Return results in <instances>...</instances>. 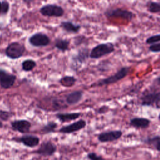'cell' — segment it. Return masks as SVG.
Here are the masks:
<instances>
[{
  "mask_svg": "<svg viewBox=\"0 0 160 160\" xmlns=\"http://www.w3.org/2000/svg\"><path fill=\"white\" fill-rule=\"evenodd\" d=\"M130 71V67L129 66H123L116 73L114 74L102 79L98 81L97 82L92 84V86H102L105 85H109L112 84H114L121 79H124L125 77L128 76L129 74V72Z\"/></svg>",
  "mask_w": 160,
  "mask_h": 160,
  "instance_id": "obj_1",
  "label": "cell"
},
{
  "mask_svg": "<svg viewBox=\"0 0 160 160\" xmlns=\"http://www.w3.org/2000/svg\"><path fill=\"white\" fill-rule=\"evenodd\" d=\"M115 47L112 42H106L98 44L94 47L89 54L91 59H99L104 56L110 54L114 52Z\"/></svg>",
  "mask_w": 160,
  "mask_h": 160,
  "instance_id": "obj_2",
  "label": "cell"
},
{
  "mask_svg": "<svg viewBox=\"0 0 160 160\" xmlns=\"http://www.w3.org/2000/svg\"><path fill=\"white\" fill-rule=\"evenodd\" d=\"M141 105L160 108V91L144 92L140 98Z\"/></svg>",
  "mask_w": 160,
  "mask_h": 160,
  "instance_id": "obj_3",
  "label": "cell"
},
{
  "mask_svg": "<svg viewBox=\"0 0 160 160\" xmlns=\"http://www.w3.org/2000/svg\"><path fill=\"white\" fill-rule=\"evenodd\" d=\"M104 14L107 18H120L128 21H132L135 17V14L132 11L120 8L108 9Z\"/></svg>",
  "mask_w": 160,
  "mask_h": 160,
  "instance_id": "obj_4",
  "label": "cell"
},
{
  "mask_svg": "<svg viewBox=\"0 0 160 160\" xmlns=\"http://www.w3.org/2000/svg\"><path fill=\"white\" fill-rule=\"evenodd\" d=\"M26 48L23 44L18 42H13L8 46L5 54L10 59H16L22 56Z\"/></svg>",
  "mask_w": 160,
  "mask_h": 160,
  "instance_id": "obj_5",
  "label": "cell"
},
{
  "mask_svg": "<svg viewBox=\"0 0 160 160\" xmlns=\"http://www.w3.org/2000/svg\"><path fill=\"white\" fill-rule=\"evenodd\" d=\"M57 151V146L51 141H44L41 143L38 149L33 151V153L43 157L53 156Z\"/></svg>",
  "mask_w": 160,
  "mask_h": 160,
  "instance_id": "obj_6",
  "label": "cell"
},
{
  "mask_svg": "<svg viewBox=\"0 0 160 160\" xmlns=\"http://www.w3.org/2000/svg\"><path fill=\"white\" fill-rule=\"evenodd\" d=\"M39 12L42 15L49 17H61L64 13V11L62 7L52 4L43 6L40 8Z\"/></svg>",
  "mask_w": 160,
  "mask_h": 160,
  "instance_id": "obj_7",
  "label": "cell"
},
{
  "mask_svg": "<svg viewBox=\"0 0 160 160\" xmlns=\"http://www.w3.org/2000/svg\"><path fill=\"white\" fill-rule=\"evenodd\" d=\"M12 140L17 142H20L28 148H34L39 145L40 142L39 138L31 134H25L18 138H14Z\"/></svg>",
  "mask_w": 160,
  "mask_h": 160,
  "instance_id": "obj_8",
  "label": "cell"
},
{
  "mask_svg": "<svg viewBox=\"0 0 160 160\" xmlns=\"http://www.w3.org/2000/svg\"><path fill=\"white\" fill-rule=\"evenodd\" d=\"M122 136L121 130H112L100 133L98 136V139L101 142H112L120 139Z\"/></svg>",
  "mask_w": 160,
  "mask_h": 160,
  "instance_id": "obj_9",
  "label": "cell"
},
{
  "mask_svg": "<svg viewBox=\"0 0 160 160\" xmlns=\"http://www.w3.org/2000/svg\"><path fill=\"white\" fill-rule=\"evenodd\" d=\"M49 38L45 34L42 33H36L32 35L29 39V43L35 47L46 46L50 43Z\"/></svg>",
  "mask_w": 160,
  "mask_h": 160,
  "instance_id": "obj_10",
  "label": "cell"
},
{
  "mask_svg": "<svg viewBox=\"0 0 160 160\" xmlns=\"http://www.w3.org/2000/svg\"><path fill=\"white\" fill-rule=\"evenodd\" d=\"M86 126V122L84 119H80L69 125L63 126L59 129V132L62 134H70L76 131H78Z\"/></svg>",
  "mask_w": 160,
  "mask_h": 160,
  "instance_id": "obj_11",
  "label": "cell"
},
{
  "mask_svg": "<svg viewBox=\"0 0 160 160\" xmlns=\"http://www.w3.org/2000/svg\"><path fill=\"white\" fill-rule=\"evenodd\" d=\"M11 126L14 131L22 134H26L30 131L31 123L26 119H19L12 121L11 122Z\"/></svg>",
  "mask_w": 160,
  "mask_h": 160,
  "instance_id": "obj_12",
  "label": "cell"
},
{
  "mask_svg": "<svg viewBox=\"0 0 160 160\" xmlns=\"http://www.w3.org/2000/svg\"><path fill=\"white\" fill-rule=\"evenodd\" d=\"M151 120L146 118L135 117L130 119L129 126L136 129H146L149 127Z\"/></svg>",
  "mask_w": 160,
  "mask_h": 160,
  "instance_id": "obj_13",
  "label": "cell"
},
{
  "mask_svg": "<svg viewBox=\"0 0 160 160\" xmlns=\"http://www.w3.org/2000/svg\"><path fill=\"white\" fill-rule=\"evenodd\" d=\"M16 76L6 72L0 79V86L4 89L11 88L14 84Z\"/></svg>",
  "mask_w": 160,
  "mask_h": 160,
  "instance_id": "obj_14",
  "label": "cell"
},
{
  "mask_svg": "<svg viewBox=\"0 0 160 160\" xmlns=\"http://www.w3.org/2000/svg\"><path fill=\"white\" fill-rule=\"evenodd\" d=\"M82 97V92L81 91H73L66 96V101L69 104H75L79 102Z\"/></svg>",
  "mask_w": 160,
  "mask_h": 160,
  "instance_id": "obj_15",
  "label": "cell"
},
{
  "mask_svg": "<svg viewBox=\"0 0 160 160\" xmlns=\"http://www.w3.org/2000/svg\"><path fill=\"white\" fill-rule=\"evenodd\" d=\"M79 112H70V113H58L56 114V118L60 121L64 122L78 119L80 116Z\"/></svg>",
  "mask_w": 160,
  "mask_h": 160,
  "instance_id": "obj_16",
  "label": "cell"
},
{
  "mask_svg": "<svg viewBox=\"0 0 160 160\" xmlns=\"http://www.w3.org/2000/svg\"><path fill=\"white\" fill-rule=\"evenodd\" d=\"M61 27L68 32H78L81 29V26L79 24H74L70 21H62L61 22Z\"/></svg>",
  "mask_w": 160,
  "mask_h": 160,
  "instance_id": "obj_17",
  "label": "cell"
},
{
  "mask_svg": "<svg viewBox=\"0 0 160 160\" xmlns=\"http://www.w3.org/2000/svg\"><path fill=\"white\" fill-rule=\"evenodd\" d=\"M143 142L146 144L152 145L155 149L160 152V136H155L153 137H148L143 140Z\"/></svg>",
  "mask_w": 160,
  "mask_h": 160,
  "instance_id": "obj_18",
  "label": "cell"
},
{
  "mask_svg": "<svg viewBox=\"0 0 160 160\" xmlns=\"http://www.w3.org/2000/svg\"><path fill=\"white\" fill-rule=\"evenodd\" d=\"M148 11L152 14L160 13V2L148 1L146 4Z\"/></svg>",
  "mask_w": 160,
  "mask_h": 160,
  "instance_id": "obj_19",
  "label": "cell"
},
{
  "mask_svg": "<svg viewBox=\"0 0 160 160\" xmlns=\"http://www.w3.org/2000/svg\"><path fill=\"white\" fill-rule=\"evenodd\" d=\"M54 46L58 49L65 51L68 49L69 46V41L66 39H57L55 41Z\"/></svg>",
  "mask_w": 160,
  "mask_h": 160,
  "instance_id": "obj_20",
  "label": "cell"
},
{
  "mask_svg": "<svg viewBox=\"0 0 160 160\" xmlns=\"http://www.w3.org/2000/svg\"><path fill=\"white\" fill-rule=\"evenodd\" d=\"M61 84L64 87H71L76 82V79L73 76H66L62 78L59 81Z\"/></svg>",
  "mask_w": 160,
  "mask_h": 160,
  "instance_id": "obj_21",
  "label": "cell"
},
{
  "mask_svg": "<svg viewBox=\"0 0 160 160\" xmlns=\"http://www.w3.org/2000/svg\"><path fill=\"white\" fill-rule=\"evenodd\" d=\"M36 66V62L32 59H26L22 62V68L25 71H32Z\"/></svg>",
  "mask_w": 160,
  "mask_h": 160,
  "instance_id": "obj_22",
  "label": "cell"
},
{
  "mask_svg": "<svg viewBox=\"0 0 160 160\" xmlns=\"http://www.w3.org/2000/svg\"><path fill=\"white\" fill-rule=\"evenodd\" d=\"M57 126H58V124L55 122H53V121L49 122L42 128L41 132L43 134H48V133L54 132L55 131V129L57 128Z\"/></svg>",
  "mask_w": 160,
  "mask_h": 160,
  "instance_id": "obj_23",
  "label": "cell"
},
{
  "mask_svg": "<svg viewBox=\"0 0 160 160\" xmlns=\"http://www.w3.org/2000/svg\"><path fill=\"white\" fill-rule=\"evenodd\" d=\"M89 54L90 52L89 53V51L88 49H81L78 53L77 59L80 62H84L89 56Z\"/></svg>",
  "mask_w": 160,
  "mask_h": 160,
  "instance_id": "obj_24",
  "label": "cell"
},
{
  "mask_svg": "<svg viewBox=\"0 0 160 160\" xmlns=\"http://www.w3.org/2000/svg\"><path fill=\"white\" fill-rule=\"evenodd\" d=\"M158 42H160V34L152 35L146 39V43L147 44L152 45Z\"/></svg>",
  "mask_w": 160,
  "mask_h": 160,
  "instance_id": "obj_25",
  "label": "cell"
},
{
  "mask_svg": "<svg viewBox=\"0 0 160 160\" xmlns=\"http://www.w3.org/2000/svg\"><path fill=\"white\" fill-rule=\"evenodd\" d=\"M87 158L89 160H105L101 156L98 155L94 152H89L87 155Z\"/></svg>",
  "mask_w": 160,
  "mask_h": 160,
  "instance_id": "obj_26",
  "label": "cell"
},
{
  "mask_svg": "<svg viewBox=\"0 0 160 160\" xmlns=\"http://www.w3.org/2000/svg\"><path fill=\"white\" fill-rule=\"evenodd\" d=\"M9 9V3L8 1H2L1 2V13L6 14L8 13Z\"/></svg>",
  "mask_w": 160,
  "mask_h": 160,
  "instance_id": "obj_27",
  "label": "cell"
},
{
  "mask_svg": "<svg viewBox=\"0 0 160 160\" xmlns=\"http://www.w3.org/2000/svg\"><path fill=\"white\" fill-rule=\"evenodd\" d=\"M149 50L151 52H160V42L150 45Z\"/></svg>",
  "mask_w": 160,
  "mask_h": 160,
  "instance_id": "obj_28",
  "label": "cell"
},
{
  "mask_svg": "<svg viewBox=\"0 0 160 160\" xmlns=\"http://www.w3.org/2000/svg\"><path fill=\"white\" fill-rule=\"evenodd\" d=\"M10 117V114L8 112L4 111H0V118L3 121H7Z\"/></svg>",
  "mask_w": 160,
  "mask_h": 160,
  "instance_id": "obj_29",
  "label": "cell"
},
{
  "mask_svg": "<svg viewBox=\"0 0 160 160\" xmlns=\"http://www.w3.org/2000/svg\"><path fill=\"white\" fill-rule=\"evenodd\" d=\"M109 108L108 106L104 105L102 106H101L99 109H98V112L100 114H104L105 112H107L108 111H109Z\"/></svg>",
  "mask_w": 160,
  "mask_h": 160,
  "instance_id": "obj_30",
  "label": "cell"
},
{
  "mask_svg": "<svg viewBox=\"0 0 160 160\" xmlns=\"http://www.w3.org/2000/svg\"><path fill=\"white\" fill-rule=\"evenodd\" d=\"M6 72V71H4V69H0V79H1V78L5 74Z\"/></svg>",
  "mask_w": 160,
  "mask_h": 160,
  "instance_id": "obj_31",
  "label": "cell"
},
{
  "mask_svg": "<svg viewBox=\"0 0 160 160\" xmlns=\"http://www.w3.org/2000/svg\"><path fill=\"white\" fill-rule=\"evenodd\" d=\"M155 81H156L158 84H160V76H159L158 77H157V78L155 79Z\"/></svg>",
  "mask_w": 160,
  "mask_h": 160,
  "instance_id": "obj_32",
  "label": "cell"
},
{
  "mask_svg": "<svg viewBox=\"0 0 160 160\" xmlns=\"http://www.w3.org/2000/svg\"><path fill=\"white\" fill-rule=\"evenodd\" d=\"M53 160H62L61 158H55Z\"/></svg>",
  "mask_w": 160,
  "mask_h": 160,
  "instance_id": "obj_33",
  "label": "cell"
},
{
  "mask_svg": "<svg viewBox=\"0 0 160 160\" xmlns=\"http://www.w3.org/2000/svg\"><path fill=\"white\" fill-rule=\"evenodd\" d=\"M2 127V123L0 121V128H1Z\"/></svg>",
  "mask_w": 160,
  "mask_h": 160,
  "instance_id": "obj_34",
  "label": "cell"
},
{
  "mask_svg": "<svg viewBox=\"0 0 160 160\" xmlns=\"http://www.w3.org/2000/svg\"><path fill=\"white\" fill-rule=\"evenodd\" d=\"M0 13H1V2H0Z\"/></svg>",
  "mask_w": 160,
  "mask_h": 160,
  "instance_id": "obj_35",
  "label": "cell"
},
{
  "mask_svg": "<svg viewBox=\"0 0 160 160\" xmlns=\"http://www.w3.org/2000/svg\"><path fill=\"white\" fill-rule=\"evenodd\" d=\"M158 119H159V120L160 121V113H159V115H158Z\"/></svg>",
  "mask_w": 160,
  "mask_h": 160,
  "instance_id": "obj_36",
  "label": "cell"
}]
</instances>
